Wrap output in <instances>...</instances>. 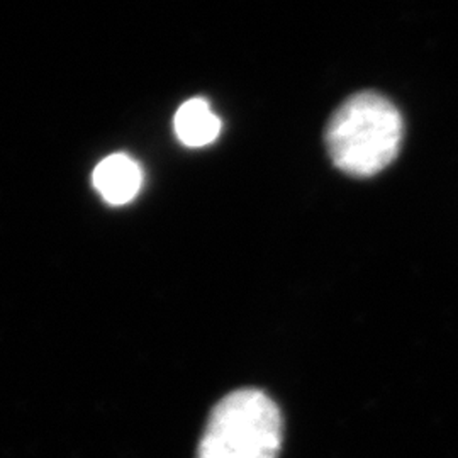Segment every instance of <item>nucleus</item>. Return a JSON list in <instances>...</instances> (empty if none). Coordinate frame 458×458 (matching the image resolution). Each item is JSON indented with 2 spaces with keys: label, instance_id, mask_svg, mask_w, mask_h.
I'll list each match as a JSON object with an SVG mask.
<instances>
[{
  "label": "nucleus",
  "instance_id": "4",
  "mask_svg": "<svg viewBox=\"0 0 458 458\" xmlns=\"http://www.w3.org/2000/svg\"><path fill=\"white\" fill-rule=\"evenodd\" d=\"M221 126V119L214 114L209 102L199 98L183 102L174 119L179 140L189 148L211 145L219 136Z\"/></svg>",
  "mask_w": 458,
  "mask_h": 458
},
{
  "label": "nucleus",
  "instance_id": "2",
  "mask_svg": "<svg viewBox=\"0 0 458 458\" xmlns=\"http://www.w3.org/2000/svg\"><path fill=\"white\" fill-rule=\"evenodd\" d=\"M284 437L282 414L260 389H240L211 411L197 458H277Z\"/></svg>",
  "mask_w": 458,
  "mask_h": 458
},
{
  "label": "nucleus",
  "instance_id": "1",
  "mask_svg": "<svg viewBox=\"0 0 458 458\" xmlns=\"http://www.w3.org/2000/svg\"><path fill=\"white\" fill-rule=\"evenodd\" d=\"M404 136L399 109L386 96L363 90L331 114L325 131L333 165L350 177H374L393 164Z\"/></svg>",
  "mask_w": 458,
  "mask_h": 458
},
{
  "label": "nucleus",
  "instance_id": "3",
  "mask_svg": "<svg viewBox=\"0 0 458 458\" xmlns=\"http://www.w3.org/2000/svg\"><path fill=\"white\" fill-rule=\"evenodd\" d=\"M94 187L102 199L113 206H123L132 200L141 189V166L124 153L104 158L92 175Z\"/></svg>",
  "mask_w": 458,
  "mask_h": 458
}]
</instances>
